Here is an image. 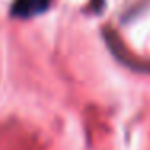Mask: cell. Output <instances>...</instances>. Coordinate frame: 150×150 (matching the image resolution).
I'll use <instances>...</instances> for the list:
<instances>
[{
    "label": "cell",
    "mask_w": 150,
    "mask_h": 150,
    "mask_svg": "<svg viewBox=\"0 0 150 150\" xmlns=\"http://www.w3.org/2000/svg\"><path fill=\"white\" fill-rule=\"evenodd\" d=\"M50 0H15L11 15L16 18H31L44 13L49 8Z\"/></svg>",
    "instance_id": "cell-1"
}]
</instances>
